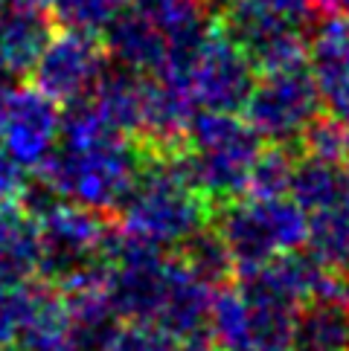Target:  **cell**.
<instances>
[{
	"instance_id": "9",
	"label": "cell",
	"mask_w": 349,
	"mask_h": 351,
	"mask_svg": "<svg viewBox=\"0 0 349 351\" xmlns=\"http://www.w3.org/2000/svg\"><path fill=\"white\" fill-rule=\"evenodd\" d=\"M221 29L245 49L256 73L282 70L308 61V38L303 23L285 21L247 0H227L221 9Z\"/></svg>"
},
{
	"instance_id": "23",
	"label": "cell",
	"mask_w": 349,
	"mask_h": 351,
	"mask_svg": "<svg viewBox=\"0 0 349 351\" xmlns=\"http://www.w3.org/2000/svg\"><path fill=\"white\" fill-rule=\"evenodd\" d=\"M291 169H294V154L289 152V145L271 143V148L256 154L251 171H247L245 195H251V197H289Z\"/></svg>"
},
{
	"instance_id": "27",
	"label": "cell",
	"mask_w": 349,
	"mask_h": 351,
	"mask_svg": "<svg viewBox=\"0 0 349 351\" xmlns=\"http://www.w3.org/2000/svg\"><path fill=\"white\" fill-rule=\"evenodd\" d=\"M30 282H0V351L15 346Z\"/></svg>"
},
{
	"instance_id": "24",
	"label": "cell",
	"mask_w": 349,
	"mask_h": 351,
	"mask_svg": "<svg viewBox=\"0 0 349 351\" xmlns=\"http://www.w3.org/2000/svg\"><path fill=\"white\" fill-rule=\"evenodd\" d=\"M131 0H49L56 18L70 29L102 32Z\"/></svg>"
},
{
	"instance_id": "11",
	"label": "cell",
	"mask_w": 349,
	"mask_h": 351,
	"mask_svg": "<svg viewBox=\"0 0 349 351\" xmlns=\"http://www.w3.org/2000/svg\"><path fill=\"white\" fill-rule=\"evenodd\" d=\"M210 299H213V285L201 279L178 253L166 256L152 325L164 328L174 340L201 334L207 331Z\"/></svg>"
},
{
	"instance_id": "2",
	"label": "cell",
	"mask_w": 349,
	"mask_h": 351,
	"mask_svg": "<svg viewBox=\"0 0 349 351\" xmlns=\"http://www.w3.org/2000/svg\"><path fill=\"white\" fill-rule=\"evenodd\" d=\"M143 152V148H140ZM120 232L157 250H178L192 232L210 223L213 206L190 183L172 152H143L140 174L122 200Z\"/></svg>"
},
{
	"instance_id": "5",
	"label": "cell",
	"mask_w": 349,
	"mask_h": 351,
	"mask_svg": "<svg viewBox=\"0 0 349 351\" xmlns=\"http://www.w3.org/2000/svg\"><path fill=\"white\" fill-rule=\"evenodd\" d=\"M224 238L230 256L239 267L262 265L273 256L291 253L306 244L308 215L291 197H251L230 200L221 206L213 223Z\"/></svg>"
},
{
	"instance_id": "25",
	"label": "cell",
	"mask_w": 349,
	"mask_h": 351,
	"mask_svg": "<svg viewBox=\"0 0 349 351\" xmlns=\"http://www.w3.org/2000/svg\"><path fill=\"white\" fill-rule=\"evenodd\" d=\"M308 157H320L329 162H346L349 148V122H341L338 117H317L297 140Z\"/></svg>"
},
{
	"instance_id": "32",
	"label": "cell",
	"mask_w": 349,
	"mask_h": 351,
	"mask_svg": "<svg viewBox=\"0 0 349 351\" xmlns=\"http://www.w3.org/2000/svg\"><path fill=\"white\" fill-rule=\"evenodd\" d=\"M27 3H35V6H44V9H47V6H49V0H27Z\"/></svg>"
},
{
	"instance_id": "26",
	"label": "cell",
	"mask_w": 349,
	"mask_h": 351,
	"mask_svg": "<svg viewBox=\"0 0 349 351\" xmlns=\"http://www.w3.org/2000/svg\"><path fill=\"white\" fill-rule=\"evenodd\" d=\"M99 351H178V340L152 322L122 319Z\"/></svg>"
},
{
	"instance_id": "8",
	"label": "cell",
	"mask_w": 349,
	"mask_h": 351,
	"mask_svg": "<svg viewBox=\"0 0 349 351\" xmlns=\"http://www.w3.org/2000/svg\"><path fill=\"white\" fill-rule=\"evenodd\" d=\"M105 70L108 53L96 32L65 27L56 35L49 32L30 73L32 87H38L56 105H73L93 93Z\"/></svg>"
},
{
	"instance_id": "6",
	"label": "cell",
	"mask_w": 349,
	"mask_h": 351,
	"mask_svg": "<svg viewBox=\"0 0 349 351\" xmlns=\"http://www.w3.org/2000/svg\"><path fill=\"white\" fill-rule=\"evenodd\" d=\"M157 76L183 82L198 110H242L256 82L254 61L221 27H210L190 53L172 61Z\"/></svg>"
},
{
	"instance_id": "4",
	"label": "cell",
	"mask_w": 349,
	"mask_h": 351,
	"mask_svg": "<svg viewBox=\"0 0 349 351\" xmlns=\"http://www.w3.org/2000/svg\"><path fill=\"white\" fill-rule=\"evenodd\" d=\"M27 206L35 221L38 241V273L47 282H65L82 270L102 265L117 238V223L108 212L73 204V200H41L30 189Z\"/></svg>"
},
{
	"instance_id": "13",
	"label": "cell",
	"mask_w": 349,
	"mask_h": 351,
	"mask_svg": "<svg viewBox=\"0 0 349 351\" xmlns=\"http://www.w3.org/2000/svg\"><path fill=\"white\" fill-rule=\"evenodd\" d=\"M15 351H76L67 299L53 282L27 285Z\"/></svg>"
},
{
	"instance_id": "10",
	"label": "cell",
	"mask_w": 349,
	"mask_h": 351,
	"mask_svg": "<svg viewBox=\"0 0 349 351\" xmlns=\"http://www.w3.org/2000/svg\"><path fill=\"white\" fill-rule=\"evenodd\" d=\"M61 110L38 87H15L0 122V145L23 169H38L58 145Z\"/></svg>"
},
{
	"instance_id": "3",
	"label": "cell",
	"mask_w": 349,
	"mask_h": 351,
	"mask_svg": "<svg viewBox=\"0 0 349 351\" xmlns=\"http://www.w3.org/2000/svg\"><path fill=\"white\" fill-rule=\"evenodd\" d=\"M259 152V134L233 110H198L174 157L207 204L224 206L245 195L247 171Z\"/></svg>"
},
{
	"instance_id": "22",
	"label": "cell",
	"mask_w": 349,
	"mask_h": 351,
	"mask_svg": "<svg viewBox=\"0 0 349 351\" xmlns=\"http://www.w3.org/2000/svg\"><path fill=\"white\" fill-rule=\"evenodd\" d=\"M178 256L213 287L230 282L233 273H236V261L230 256L227 244H224L218 230L210 227V223H204L201 230L186 238V241L178 247Z\"/></svg>"
},
{
	"instance_id": "31",
	"label": "cell",
	"mask_w": 349,
	"mask_h": 351,
	"mask_svg": "<svg viewBox=\"0 0 349 351\" xmlns=\"http://www.w3.org/2000/svg\"><path fill=\"white\" fill-rule=\"evenodd\" d=\"M12 90H15V84H12V79L0 73V122H3V117H6V108H9Z\"/></svg>"
},
{
	"instance_id": "21",
	"label": "cell",
	"mask_w": 349,
	"mask_h": 351,
	"mask_svg": "<svg viewBox=\"0 0 349 351\" xmlns=\"http://www.w3.org/2000/svg\"><path fill=\"white\" fill-rule=\"evenodd\" d=\"M308 256L332 270L349 273V197L308 212Z\"/></svg>"
},
{
	"instance_id": "15",
	"label": "cell",
	"mask_w": 349,
	"mask_h": 351,
	"mask_svg": "<svg viewBox=\"0 0 349 351\" xmlns=\"http://www.w3.org/2000/svg\"><path fill=\"white\" fill-rule=\"evenodd\" d=\"M102 32H105V53L126 70L155 76L172 61L169 41L131 3Z\"/></svg>"
},
{
	"instance_id": "33",
	"label": "cell",
	"mask_w": 349,
	"mask_h": 351,
	"mask_svg": "<svg viewBox=\"0 0 349 351\" xmlns=\"http://www.w3.org/2000/svg\"><path fill=\"white\" fill-rule=\"evenodd\" d=\"M344 166H346V178H349V148H346V162H344Z\"/></svg>"
},
{
	"instance_id": "30",
	"label": "cell",
	"mask_w": 349,
	"mask_h": 351,
	"mask_svg": "<svg viewBox=\"0 0 349 351\" xmlns=\"http://www.w3.org/2000/svg\"><path fill=\"white\" fill-rule=\"evenodd\" d=\"M311 6L323 15H341V12H349V0H311Z\"/></svg>"
},
{
	"instance_id": "29",
	"label": "cell",
	"mask_w": 349,
	"mask_h": 351,
	"mask_svg": "<svg viewBox=\"0 0 349 351\" xmlns=\"http://www.w3.org/2000/svg\"><path fill=\"white\" fill-rule=\"evenodd\" d=\"M247 3H254L265 12H273V15H280L285 21H294V23H306L311 21L315 15V6H311V0H247Z\"/></svg>"
},
{
	"instance_id": "1",
	"label": "cell",
	"mask_w": 349,
	"mask_h": 351,
	"mask_svg": "<svg viewBox=\"0 0 349 351\" xmlns=\"http://www.w3.org/2000/svg\"><path fill=\"white\" fill-rule=\"evenodd\" d=\"M140 166V145L111 128L91 99H82L67 105L58 145L38 166V174L44 192L53 197L114 215L131 192Z\"/></svg>"
},
{
	"instance_id": "19",
	"label": "cell",
	"mask_w": 349,
	"mask_h": 351,
	"mask_svg": "<svg viewBox=\"0 0 349 351\" xmlns=\"http://www.w3.org/2000/svg\"><path fill=\"white\" fill-rule=\"evenodd\" d=\"M32 273H38L32 212L21 204H0V282H27Z\"/></svg>"
},
{
	"instance_id": "17",
	"label": "cell",
	"mask_w": 349,
	"mask_h": 351,
	"mask_svg": "<svg viewBox=\"0 0 349 351\" xmlns=\"http://www.w3.org/2000/svg\"><path fill=\"white\" fill-rule=\"evenodd\" d=\"M131 6L169 41L172 61H178L181 56L190 53L204 38V32L213 27V21H210V0H131Z\"/></svg>"
},
{
	"instance_id": "7",
	"label": "cell",
	"mask_w": 349,
	"mask_h": 351,
	"mask_svg": "<svg viewBox=\"0 0 349 351\" xmlns=\"http://www.w3.org/2000/svg\"><path fill=\"white\" fill-rule=\"evenodd\" d=\"M242 110L245 122L259 134V140L277 145L297 143L323 110L308 61L282 70L256 73V82Z\"/></svg>"
},
{
	"instance_id": "28",
	"label": "cell",
	"mask_w": 349,
	"mask_h": 351,
	"mask_svg": "<svg viewBox=\"0 0 349 351\" xmlns=\"http://www.w3.org/2000/svg\"><path fill=\"white\" fill-rule=\"evenodd\" d=\"M30 169L12 157L3 145H0V204H27L30 197Z\"/></svg>"
},
{
	"instance_id": "16",
	"label": "cell",
	"mask_w": 349,
	"mask_h": 351,
	"mask_svg": "<svg viewBox=\"0 0 349 351\" xmlns=\"http://www.w3.org/2000/svg\"><path fill=\"white\" fill-rule=\"evenodd\" d=\"M102 119L114 131L126 134L128 140H140L143 134V110H146V76L134 70H105L96 82L93 93L87 96Z\"/></svg>"
},
{
	"instance_id": "20",
	"label": "cell",
	"mask_w": 349,
	"mask_h": 351,
	"mask_svg": "<svg viewBox=\"0 0 349 351\" xmlns=\"http://www.w3.org/2000/svg\"><path fill=\"white\" fill-rule=\"evenodd\" d=\"M289 197L300 206L306 215L315 209L332 206L349 197V178L344 162H329L320 157H294Z\"/></svg>"
},
{
	"instance_id": "18",
	"label": "cell",
	"mask_w": 349,
	"mask_h": 351,
	"mask_svg": "<svg viewBox=\"0 0 349 351\" xmlns=\"http://www.w3.org/2000/svg\"><path fill=\"white\" fill-rule=\"evenodd\" d=\"M289 351H349V296L308 299L297 308Z\"/></svg>"
},
{
	"instance_id": "12",
	"label": "cell",
	"mask_w": 349,
	"mask_h": 351,
	"mask_svg": "<svg viewBox=\"0 0 349 351\" xmlns=\"http://www.w3.org/2000/svg\"><path fill=\"white\" fill-rule=\"evenodd\" d=\"M308 70L323 108L349 122V21L329 15L320 23L308 41Z\"/></svg>"
},
{
	"instance_id": "14",
	"label": "cell",
	"mask_w": 349,
	"mask_h": 351,
	"mask_svg": "<svg viewBox=\"0 0 349 351\" xmlns=\"http://www.w3.org/2000/svg\"><path fill=\"white\" fill-rule=\"evenodd\" d=\"M44 6L27 0H0V73L9 79L27 76L49 38Z\"/></svg>"
}]
</instances>
